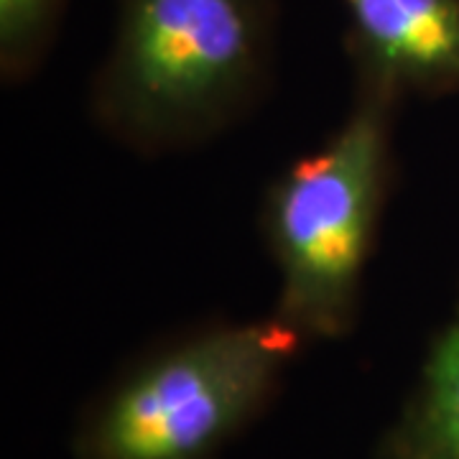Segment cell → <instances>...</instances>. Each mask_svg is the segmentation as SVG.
<instances>
[{"label":"cell","mask_w":459,"mask_h":459,"mask_svg":"<svg viewBox=\"0 0 459 459\" xmlns=\"http://www.w3.org/2000/svg\"><path fill=\"white\" fill-rule=\"evenodd\" d=\"M276 26L279 0H115L92 110L141 151L199 143L255 105Z\"/></svg>","instance_id":"obj_1"},{"label":"cell","mask_w":459,"mask_h":459,"mask_svg":"<svg viewBox=\"0 0 459 459\" xmlns=\"http://www.w3.org/2000/svg\"><path fill=\"white\" fill-rule=\"evenodd\" d=\"M394 100L358 92L342 128L281 177L265 204L279 316L301 340H337L358 316L391 174Z\"/></svg>","instance_id":"obj_2"},{"label":"cell","mask_w":459,"mask_h":459,"mask_svg":"<svg viewBox=\"0 0 459 459\" xmlns=\"http://www.w3.org/2000/svg\"><path fill=\"white\" fill-rule=\"evenodd\" d=\"M301 334L279 316L197 332L138 362L92 406L80 459H212L273 398Z\"/></svg>","instance_id":"obj_3"},{"label":"cell","mask_w":459,"mask_h":459,"mask_svg":"<svg viewBox=\"0 0 459 459\" xmlns=\"http://www.w3.org/2000/svg\"><path fill=\"white\" fill-rule=\"evenodd\" d=\"M358 92L398 102L459 87V0H342Z\"/></svg>","instance_id":"obj_4"},{"label":"cell","mask_w":459,"mask_h":459,"mask_svg":"<svg viewBox=\"0 0 459 459\" xmlns=\"http://www.w3.org/2000/svg\"><path fill=\"white\" fill-rule=\"evenodd\" d=\"M385 459H459V312L421 368L419 385L383 442Z\"/></svg>","instance_id":"obj_5"},{"label":"cell","mask_w":459,"mask_h":459,"mask_svg":"<svg viewBox=\"0 0 459 459\" xmlns=\"http://www.w3.org/2000/svg\"><path fill=\"white\" fill-rule=\"evenodd\" d=\"M66 0H0V69L5 80L29 77L51 49Z\"/></svg>","instance_id":"obj_6"}]
</instances>
